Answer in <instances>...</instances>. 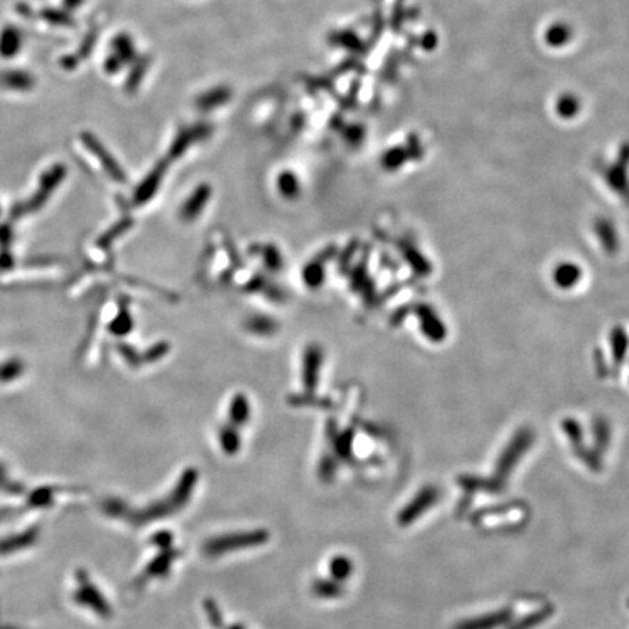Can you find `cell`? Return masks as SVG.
<instances>
[{
    "instance_id": "cell-10",
    "label": "cell",
    "mask_w": 629,
    "mask_h": 629,
    "mask_svg": "<svg viewBox=\"0 0 629 629\" xmlns=\"http://www.w3.org/2000/svg\"><path fill=\"white\" fill-rule=\"evenodd\" d=\"M24 370V364L19 360H8L0 367V382L8 383L18 379Z\"/></svg>"
},
{
    "instance_id": "cell-12",
    "label": "cell",
    "mask_w": 629,
    "mask_h": 629,
    "mask_svg": "<svg viewBox=\"0 0 629 629\" xmlns=\"http://www.w3.org/2000/svg\"><path fill=\"white\" fill-rule=\"evenodd\" d=\"M305 281L312 287H318L324 281V268L318 262H313L305 269Z\"/></svg>"
},
{
    "instance_id": "cell-17",
    "label": "cell",
    "mask_w": 629,
    "mask_h": 629,
    "mask_svg": "<svg viewBox=\"0 0 629 629\" xmlns=\"http://www.w3.org/2000/svg\"><path fill=\"white\" fill-rule=\"evenodd\" d=\"M280 187H281V191L286 194V196H294V194L297 192V183H296V179L294 176H292L290 174H286L284 176H281V181H280Z\"/></svg>"
},
{
    "instance_id": "cell-5",
    "label": "cell",
    "mask_w": 629,
    "mask_h": 629,
    "mask_svg": "<svg viewBox=\"0 0 629 629\" xmlns=\"http://www.w3.org/2000/svg\"><path fill=\"white\" fill-rule=\"evenodd\" d=\"M251 410H249V402L246 396L244 395H236L229 405V417L230 421L235 426H244L248 423Z\"/></svg>"
},
{
    "instance_id": "cell-14",
    "label": "cell",
    "mask_w": 629,
    "mask_h": 629,
    "mask_svg": "<svg viewBox=\"0 0 629 629\" xmlns=\"http://www.w3.org/2000/svg\"><path fill=\"white\" fill-rule=\"evenodd\" d=\"M314 587H317L318 596L322 597H333L339 593V582L337 581H319Z\"/></svg>"
},
{
    "instance_id": "cell-11",
    "label": "cell",
    "mask_w": 629,
    "mask_h": 629,
    "mask_svg": "<svg viewBox=\"0 0 629 629\" xmlns=\"http://www.w3.org/2000/svg\"><path fill=\"white\" fill-rule=\"evenodd\" d=\"M220 444L228 453L237 452L239 446H241V439H239L236 430L229 427L223 428V431L220 433Z\"/></svg>"
},
{
    "instance_id": "cell-8",
    "label": "cell",
    "mask_w": 629,
    "mask_h": 629,
    "mask_svg": "<svg viewBox=\"0 0 629 629\" xmlns=\"http://www.w3.org/2000/svg\"><path fill=\"white\" fill-rule=\"evenodd\" d=\"M329 570H331V574L333 577L341 582L342 580H346L351 576L353 573V564L349 558L346 557H335L331 562V565H329Z\"/></svg>"
},
{
    "instance_id": "cell-7",
    "label": "cell",
    "mask_w": 629,
    "mask_h": 629,
    "mask_svg": "<svg viewBox=\"0 0 629 629\" xmlns=\"http://www.w3.org/2000/svg\"><path fill=\"white\" fill-rule=\"evenodd\" d=\"M35 539H37V532H34V530H28L24 535L5 539V541L0 542V553H8V552H13L17 549H22V546L31 545Z\"/></svg>"
},
{
    "instance_id": "cell-13",
    "label": "cell",
    "mask_w": 629,
    "mask_h": 629,
    "mask_svg": "<svg viewBox=\"0 0 629 629\" xmlns=\"http://www.w3.org/2000/svg\"><path fill=\"white\" fill-rule=\"evenodd\" d=\"M111 331L118 335H123L131 331V319L126 312L119 313L118 318L111 324Z\"/></svg>"
},
{
    "instance_id": "cell-15",
    "label": "cell",
    "mask_w": 629,
    "mask_h": 629,
    "mask_svg": "<svg viewBox=\"0 0 629 629\" xmlns=\"http://www.w3.org/2000/svg\"><path fill=\"white\" fill-rule=\"evenodd\" d=\"M171 565V560H167V557H162L159 558V561H155L151 564V567L147 568V576H152V577H156V576H163L165 573L168 571V568Z\"/></svg>"
},
{
    "instance_id": "cell-6",
    "label": "cell",
    "mask_w": 629,
    "mask_h": 629,
    "mask_svg": "<svg viewBox=\"0 0 629 629\" xmlns=\"http://www.w3.org/2000/svg\"><path fill=\"white\" fill-rule=\"evenodd\" d=\"M206 203H207V190L201 188V190L196 191L192 194V197L184 204L183 212H181L183 217L185 220H192L194 217H197L201 213V210L206 206Z\"/></svg>"
},
{
    "instance_id": "cell-18",
    "label": "cell",
    "mask_w": 629,
    "mask_h": 629,
    "mask_svg": "<svg viewBox=\"0 0 629 629\" xmlns=\"http://www.w3.org/2000/svg\"><path fill=\"white\" fill-rule=\"evenodd\" d=\"M5 481H6V472H5L3 467L0 465V485H2Z\"/></svg>"
},
{
    "instance_id": "cell-3",
    "label": "cell",
    "mask_w": 629,
    "mask_h": 629,
    "mask_svg": "<svg viewBox=\"0 0 629 629\" xmlns=\"http://www.w3.org/2000/svg\"><path fill=\"white\" fill-rule=\"evenodd\" d=\"M321 364H322L321 349L318 346L308 347V350L305 353V366H303L305 385L308 386V389L317 387Z\"/></svg>"
},
{
    "instance_id": "cell-2",
    "label": "cell",
    "mask_w": 629,
    "mask_h": 629,
    "mask_svg": "<svg viewBox=\"0 0 629 629\" xmlns=\"http://www.w3.org/2000/svg\"><path fill=\"white\" fill-rule=\"evenodd\" d=\"M65 175V169L62 167H56L53 168L49 174H46V176L42 178V183H41V190L38 191L37 196L29 201L28 204L22 206V210H19V212L15 215V216H21L22 212H24V208H26L25 212H34V210H37L38 207H41L44 203H46V200L49 199L50 196V192L54 190V187L60 183V179L63 178Z\"/></svg>"
},
{
    "instance_id": "cell-9",
    "label": "cell",
    "mask_w": 629,
    "mask_h": 629,
    "mask_svg": "<svg viewBox=\"0 0 629 629\" xmlns=\"http://www.w3.org/2000/svg\"><path fill=\"white\" fill-rule=\"evenodd\" d=\"M86 143H87V146L91 147L92 151L99 156V159H101V162H102L103 167L107 168V171H108L114 178H117V179H123V172L118 169L117 165L112 162V159H111L107 153L101 151L99 144H97V142H94V139H89Z\"/></svg>"
},
{
    "instance_id": "cell-16",
    "label": "cell",
    "mask_w": 629,
    "mask_h": 629,
    "mask_svg": "<svg viewBox=\"0 0 629 629\" xmlns=\"http://www.w3.org/2000/svg\"><path fill=\"white\" fill-rule=\"evenodd\" d=\"M18 49V34L15 31H8L3 34V41H2V51L5 54H13Z\"/></svg>"
},
{
    "instance_id": "cell-1",
    "label": "cell",
    "mask_w": 629,
    "mask_h": 629,
    "mask_svg": "<svg viewBox=\"0 0 629 629\" xmlns=\"http://www.w3.org/2000/svg\"><path fill=\"white\" fill-rule=\"evenodd\" d=\"M265 539H267V533L260 532V530L229 535V536H223V537H217V539H212V541H208L204 546V551L208 553V555H219V553L241 549L244 546H253V545L262 544Z\"/></svg>"
},
{
    "instance_id": "cell-4",
    "label": "cell",
    "mask_w": 629,
    "mask_h": 629,
    "mask_svg": "<svg viewBox=\"0 0 629 629\" xmlns=\"http://www.w3.org/2000/svg\"><path fill=\"white\" fill-rule=\"evenodd\" d=\"M76 598L79 601V603L87 605V607L94 609L95 612L99 613V615H108L110 607H108L107 601H103L101 593L95 587L89 586V584H83V586H81V589L76 593Z\"/></svg>"
}]
</instances>
